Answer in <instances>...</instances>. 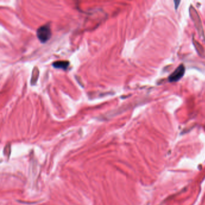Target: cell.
<instances>
[{
	"label": "cell",
	"instance_id": "obj_2",
	"mask_svg": "<svg viewBox=\"0 0 205 205\" xmlns=\"http://www.w3.org/2000/svg\"><path fill=\"white\" fill-rule=\"evenodd\" d=\"M52 36L51 30L49 24H46L40 27L37 30V36L42 43H46Z\"/></svg>",
	"mask_w": 205,
	"mask_h": 205
},
{
	"label": "cell",
	"instance_id": "obj_1",
	"mask_svg": "<svg viewBox=\"0 0 205 205\" xmlns=\"http://www.w3.org/2000/svg\"><path fill=\"white\" fill-rule=\"evenodd\" d=\"M189 15L194 24L195 27L199 32V36L205 41V36L203 27L202 25V22L200 19V16L196 10L192 6H191L189 7Z\"/></svg>",
	"mask_w": 205,
	"mask_h": 205
},
{
	"label": "cell",
	"instance_id": "obj_7",
	"mask_svg": "<svg viewBox=\"0 0 205 205\" xmlns=\"http://www.w3.org/2000/svg\"><path fill=\"white\" fill-rule=\"evenodd\" d=\"M174 5H175V9H176V10H177L178 7H179V4L180 3V1H174Z\"/></svg>",
	"mask_w": 205,
	"mask_h": 205
},
{
	"label": "cell",
	"instance_id": "obj_3",
	"mask_svg": "<svg viewBox=\"0 0 205 205\" xmlns=\"http://www.w3.org/2000/svg\"><path fill=\"white\" fill-rule=\"evenodd\" d=\"M185 72V67L183 64H181L174 70L173 72L170 75H169L168 81L170 82H177L184 76Z\"/></svg>",
	"mask_w": 205,
	"mask_h": 205
},
{
	"label": "cell",
	"instance_id": "obj_5",
	"mask_svg": "<svg viewBox=\"0 0 205 205\" xmlns=\"http://www.w3.org/2000/svg\"><path fill=\"white\" fill-rule=\"evenodd\" d=\"M52 66L56 69H60L65 70L67 69L69 66V62L67 61H58L53 63Z\"/></svg>",
	"mask_w": 205,
	"mask_h": 205
},
{
	"label": "cell",
	"instance_id": "obj_6",
	"mask_svg": "<svg viewBox=\"0 0 205 205\" xmlns=\"http://www.w3.org/2000/svg\"><path fill=\"white\" fill-rule=\"evenodd\" d=\"M39 75V70H38L37 67H35L33 70L32 74V85L35 84L36 83V82L38 79Z\"/></svg>",
	"mask_w": 205,
	"mask_h": 205
},
{
	"label": "cell",
	"instance_id": "obj_4",
	"mask_svg": "<svg viewBox=\"0 0 205 205\" xmlns=\"http://www.w3.org/2000/svg\"><path fill=\"white\" fill-rule=\"evenodd\" d=\"M193 41V44L195 47L196 50L197 51V52H198V54H199L200 56H201L202 57L204 58L205 57V50L204 48L202 46V45H200L196 40H195L194 38L192 39Z\"/></svg>",
	"mask_w": 205,
	"mask_h": 205
}]
</instances>
